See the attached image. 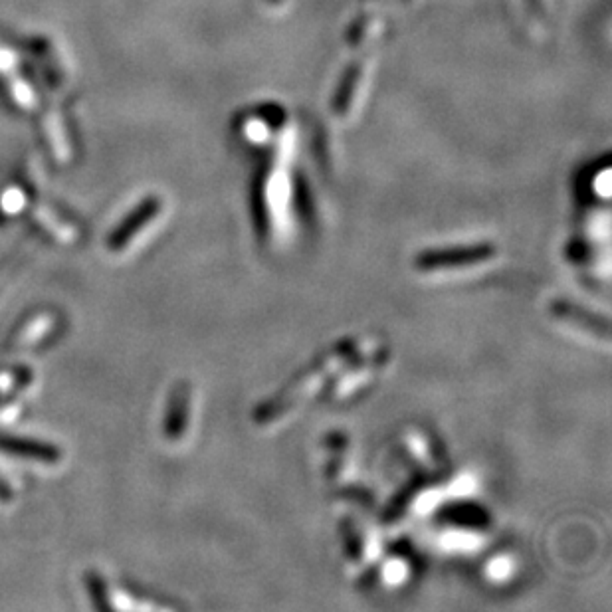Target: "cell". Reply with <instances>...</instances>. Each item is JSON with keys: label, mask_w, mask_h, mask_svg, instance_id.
<instances>
[{"label": "cell", "mask_w": 612, "mask_h": 612, "mask_svg": "<svg viewBox=\"0 0 612 612\" xmlns=\"http://www.w3.org/2000/svg\"><path fill=\"white\" fill-rule=\"evenodd\" d=\"M498 248L494 244L482 242L474 246H458L452 250H426L414 258V268L420 272H446L460 270L468 266H478L496 258Z\"/></svg>", "instance_id": "obj_1"}, {"label": "cell", "mask_w": 612, "mask_h": 612, "mask_svg": "<svg viewBox=\"0 0 612 612\" xmlns=\"http://www.w3.org/2000/svg\"><path fill=\"white\" fill-rule=\"evenodd\" d=\"M159 212H161V199H159V197H149V199H145L143 203L139 204L137 208H133V210L113 228V232L109 234V238H107L109 250H113V252L123 250V248L129 244V240H131L143 226H147Z\"/></svg>", "instance_id": "obj_2"}, {"label": "cell", "mask_w": 612, "mask_h": 612, "mask_svg": "<svg viewBox=\"0 0 612 612\" xmlns=\"http://www.w3.org/2000/svg\"><path fill=\"white\" fill-rule=\"evenodd\" d=\"M0 452L46 464H56L62 460V450L58 446L42 440L12 436L6 432H0Z\"/></svg>", "instance_id": "obj_3"}, {"label": "cell", "mask_w": 612, "mask_h": 612, "mask_svg": "<svg viewBox=\"0 0 612 612\" xmlns=\"http://www.w3.org/2000/svg\"><path fill=\"white\" fill-rule=\"evenodd\" d=\"M189 407H191V391L187 385H179L169 401V408L165 414V434L171 440H177L189 422Z\"/></svg>", "instance_id": "obj_4"}, {"label": "cell", "mask_w": 612, "mask_h": 612, "mask_svg": "<svg viewBox=\"0 0 612 612\" xmlns=\"http://www.w3.org/2000/svg\"><path fill=\"white\" fill-rule=\"evenodd\" d=\"M555 313L557 315H561L563 319H571V321H587V325H589V329L591 331H595V333H599V329L609 337V323L605 321V319H601L599 315L595 317V315H591L587 309H583V307L571 306V304H567V302H563V304H559V306H555Z\"/></svg>", "instance_id": "obj_5"}, {"label": "cell", "mask_w": 612, "mask_h": 612, "mask_svg": "<svg viewBox=\"0 0 612 612\" xmlns=\"http://www.w3.org/2000/svg\"><path fill=\"white\" fill-rule=\"evenodd\" d=\"M86 587L94 599V607L98 611H111V603L107 597V585L98 573H86Z\"/></svg>", "instance_id": "obj_6"}, {"label": "cell", "mask_w": 612, "mask_h": 612, "mask_svg": "<svg viewBox=\"0 0 612 612\" xmlns=\"http://www.w3.org/2000/svg\"><path fill=\"white\" fill-rule=\"evenodd\" d=\"M14 498V492H12V488L0 478V500L2 502H10Z\"/></svg>", "instance_id": "obj_7"}]
</instances>
